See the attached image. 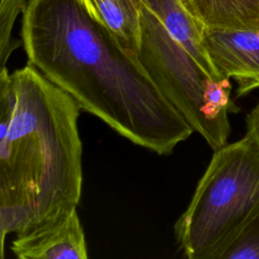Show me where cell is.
I'll list each match as a JSON object with an SVG mask.
<instances>
[{"label":"cell","instance_id":"7","mask_svg":"<svg viewBox=\"0 0 259 259\" xmlns=\"http://www.w3.org/2000/svg\"><path fill=\"white\" fill-rule=\"evenodd\" d=\"M145 4L156 12L166 29L213 79L224 78L217 72L206 53L203 44V27L181 0H145Z\"/></svg>","mask_w":259,"mask_h":259},{"label":"cell","instance_id":"6","mask_svg":"<svg viewBox=\"0 0 259 259\" xmlns=\"http://www.w3.org/2000/svg\"><path fill=\"white\" fill-rule=\"evenodd\" d=\"M11 251L20 259H87L88 249L77 207L17 234Z\"/></svg>","mask_w":259,"mask_h":259},{"label":"cell","instance_id":"5","mask_svg":"<svg viewBox=\"0 0 259 259\" xmlns=\"http://www.w3.org/2000/svg\"><path fill=\"white\" fill-rule=\"evenodd\" d=\"M206 53L220 76L237 82V95L259 88V29H203Z\"/></svg>","mask_w":259,"mask_h":259},{"label":"cell","instance_id":"10","mask_svg":"<svg viewBox=\"0 0 259 259\" xmlns=\"http://www.w3.org/2000/svg\"><path fill=\"white\" fill-rule=\"evenodd\" d=\"M217 259H259V209L221 251Z\"/></svg>","mask_w":259,"mask_h":259},{"label":"cell","instance_id":"11","mask_svg":"<svg viewBox=\"0 0 259 259\" xmlns=\"http://www.w3.org/2000/svg\"><path fill=\"white\" fill-rule=\"evenodd\" d=\"M25 4V0H0V68L6 67L12 52L22 45V41L12 39L11 33L16 17Z\"/></svg>","mask_w":259,"mask_h":259},{"label":"cell","instance_id":"12","mask_svg":"<svg viewBox=\"0 0 259 259\" xmlns=\"http://www.w3.org/2000/svg\"><path fill=\"white\" fill-rule=\"evenodd\" d=\"M247 133L246 135L253 138L259 143V103L250 111L246 118Z\"/></svg>","mask_w":259,"mask_h":259},{"label":"cell","instance_id":"8","mask_svg":"<svg viewBox=\"0 0 259 259\" xmlns=\"http://www.w3.org/2000/svg\"><path fill=\"white\" fill-rule=\"evenodd\" d=\"M204 28L259 29V0H181Z\"/></svg>","mask_w":259,"mask_h":259},{"label":"cell","instance_id":"2","mask_svg":"<svg viewBox=\"0 0 259 259\" xmlns=\"http://www.w3.org/2000/svg\"><path fill=\"white\" fill-rule=\"evenodd\" d=\"M16 104L0 133V254L5 238L76 208L82 193L80 106L32 64L11 73Z\"/></svg>","mask_w":259,"mask_h":259},{"label":"cell","instance_id":"13","mask_svg":"<svg viewBox=\"0 0 259 259\" xmlns=\"http://www.w3.org/2000/svg\"><path fill=\"white\" fill-rule=\"evenodd\" d=\"M126 1L138 12H140L141 8L145 5V0H126Z\"/></svg>","mask_w":259,"mask_h":259},{"label":"cell","instance_id":"9","mask_svg":"<svg viewBox=\"0 0 259 259\" xmlns=\"http://www.w3.org/2000/svg\"><path fill=\"white\" fill-rule=\"evenodd\" d=\"M88 12L117 39L130 54L138 57L141 45L140 12L126 0H80Z\"/></svg>","mask_w":259,"mask_h":259},{"label":"cell","instance_id":"4","mask_svg":"<svg viewBox=\"0 0 259 259\" xmlns=\"http://www.w3.org/2000/svg\"><path fill=\"white\" fill-rule=\"evenodd\" d=\"M140 26L138 59L160 92L213 151L227 145L228 114L238 111L231 99L230 79H213L148 4L141 8Z\"/></svg>","mask_w":259,"mask_h":259},{"label":"cell","instance_id":"1","mask_svg":"<svg viewBox=\"0 0 259 259\" xmlns=\"http://www.w3.org/2000/svg\"><path fill=\"white\" fill-rule=\"evenodd\" d=\"M21 13L28 63L82 110L158 155H170L193 133L138 57L125 51L80 0H28Z\"/></svg>","mask_w":259,"mask_h":259},{"label":"cell","instance_id":"3","mask_svg":"<svg viewBox=\"0 0 259 259\" xmlns=\"http://www.w3.org/2000/svg\"><path fill=\"white\" fill-rule=\"evenodd\" d=\"M259 209V143L243 139L213 151L192 198L174 225L188 259H217Z\"/></svg>","mask_w":259,"mask_h":259}]
</instances>
